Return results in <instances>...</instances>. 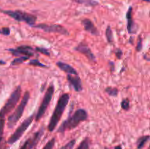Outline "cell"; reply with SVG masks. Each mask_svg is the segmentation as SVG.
Returning a JSON list of instances; mask_svg holds the SVG:
<instances>
[{"label":"cell","mask_w":150,"mask_h":149,"mask_svg":"<svg viewBox=\"0 0 150 149\" xmlns=\"http://www.w3.org/2000/svg\"><path fill=\"white\" fill-rule=\"evenodd\" d=\"M109 64L110 65H111V71H113L114 70V63L113 62H109Z\"/></svg>","instance_id":"34"},{"label":"cell","mask_w":150,"mask_h":149,"mask_svg":"<svg viewBox=\"0 0 150 149\" xmlns=\"http://www.w3.org/2000/svg\"><path fill=\"white\" fill-rule=\"evenodd\" d=\"M88 118V113L86 110L78 109L75 111L73 115H70L66 120H64L62 124L58 129V132L64 133L66 131H70L76 128L81 123L85 121Z\"/></svg>","instance_id":"1"},{"label":"cell","mask_w":150,"mask_h":149,"mask_svg":"<svg viewBox=\"0 0 150 149\" xmlns=\"http://www.w3.org/2000/svg\"><path fill=\"white\" fill-rule=\"evenodd\" d=\"M121 107L125 111H128L130 109V100L128 99H125L121 102Z\"/></svg>","instance_id":"25"},{"label":"cell","mask_w":150,"mask_h":149,"mask_svg":"<svg viewBox=\"0 0 150 149\" xmlns=\"http://www.w3.org/2000/svg\"><path fill=\"white\" fill-rule=\"evenodd\" d=\"M4 89V83L2 81V80H0V93L2 92V91Z\"/></svg>","instance_id":"32"},{"label":"cell","mask_w":150,"mask_h":149,"mask_svg":"<svg viewBox=\"0 0 150 149\" xmlns=\"http://www.w3.org/2000/svg\"><path fill=\"white\" fill-rule=\"evenodd\" d=\"M33 27L43 30V31L47 33H59V34H62V35H69L68 31L64 27L59 25V24L48 25V24H39L37 25H34Z\"/></svg>","instance_id":"8"},{"label":"cell","mask_w":150,"mask_h":149,"mask_svg":"<svg viewBox=\"0 0 150 149\" xmlns=\"http://www.w3.org/2000/svg\"><path fill=\"white\" fill-rule=\"evenodd\" d=\"M57 66L60 68L61 70L64 71L68 75H78V72L72 66H70L68 64H66L64 62H57Z\"/></svg>","instance_id":"15"},{"label":"cell","mask_w":150,"mask_h":149,"mask_svg":"<svg viewBox=\"0 0 150 149\" xmlns=\"http://www.w3.org/2000/svg\"><path fill=\"white\" fill-rule=\"evenodd\" d=\"M75 2L79 4L87 5V6H96L98 5V2L95 0H75Z\"/></svg>","instance_id":"19"},{"label":"cell","mask_w":150,"mask_h":149,"mask_svg":"<svg viewBox=\"0 0 150 149\" xmlns=\"http://www.w3.org/2000/svg\"><path fill=\"white\" fill-rule=\"evenodd\" d=\"M34 115L35 114L33 113L32 115H30L27 118H26L22 123L19 125V127L16 129L15 132H13V134L9 137L8 140L7 141L8 144L10 145H13V143H15V142L18 141L20 138L21 137V136L24 134V132H26V130L29 128L30 125L32 123L33 120L34 118Z\"/></svg>","instance_id":"7"},{"label":"cell","mask_w":150,"mask_h":149,"mask_svg":"<svg viewBox=\"0 0 150 149\" xmlns=\"http://www.w3.org/2000/svg\"><path fill=\"white\" fill-rule=\"evenodd\" d=\"M75 50L76 51L79 52V53H82L83 55H84L91 62H95V56L92 53V51L89 48V46L86 44H85V43H81L80 44H79V45L77 47L75 48Z\"/></svg>","instance_id":"12"},{"label":"cell","mask_w":150,"mask_h":149,"mask_svg":"<svg viewBox=\"0 0 150 149\" xmlns=\"http://www.w3.org/2000/svg\"><path fill=\"white\" fill-rule=\"evenodd\" d=\"M29 65H32V66H40V67H43V68H48V66L46 65L43 64V63L40 62L38 59H33V60H31L29 63Z\"/></svg>","instance_id":"22"},{"label":"cell","mask_w":150,"mask_h":149,"mask_svg":"<svg viewBox=\"0 0 150 149\" xmlns=\"http://www.w3.org/2000/svg\"><path fill=\"white\" fill-rule=\"evenodd\" d=\"M105 149H109V148H106H106H105Z\"/></svg>","instance_id":"36"},{"label":"cell","mask_w":150,"mask_h":149,"mask_svg":"<svg viewBox=\"0 0 150 149\" xmlns=\"http://www.w3.org/2000/svg\"><path fill=\"white\" fill-rule=\"evenodd\" d=\"M0 149H8V143L3 137L0 138Z\"/></svg>","instance_id":"28"},{"label":"cell","mask_w":150,"mask_h":149,"mask_svg":"<svg viewBox=\"0 0 150 149\" xmlns=\"http://www.w3.org/2000/svg\"><path fill=\"white\" fill-rule=\"evenodd\" d=\"M81 24L83 25V28H84V30L87 32L90 33L91 34L95 36H98L100 34L99 31H98L97 29L96 28L95 24H93V22L91 20L88 19V18H85V19L82 20Z\"/></svg>","instance_id":"14"},{"label":"cell","mask_w":150,"mask_h":149,"mask_svg":"<svg viewBox=\"0 0 150 149\" xmlns=\"http://www.w3.org/2000/svg\"><path fill=\"white\" fill-rule=\"evenodd\" d=\"M76 143V139H73V140H70L69 143H67L65 146L62 147L60 149H73Z\"/></svg>","instance_id":"24"},{"label":"cell","mask_w":150,"mask_h":149,"mask_svg":"<svg viewBox=\"0 0 150 149\" xmlns=\"http://www.w3.org/2000/svg\"><path fill=\"white\" fill-rule=\"evenodd\" d=\"M0 12L13 18L15 21H19V22H24L32 27L35 24L36 21H37V17L35 15L21 10H5L0 9Z\"/></svg>","instance_id":"4"},{"label":"cell","mask_w":150,"mask_h":149,"mask_svg":"<svg viewBox=\"0 0 150 149\" xmlns=\"http://www.w3.org/2000/svg\"><path fill=\"white\" fill-rule=\"evenodd\" d=\"M5 124V118H0V138L2 137V135H3Z\"/></svg>","instance_id":"27"},{"label":"cell","mask_w":150,"mask_h":149,"mask_svg":"<svg viewBox=\"0 0 150 149\" xmlns=\"http://www.w3.org/2000/svg\"><path fill=\"white\" fill-rule=\"evenodd\" d=\"M114 149H122V146L121 145H119V146H116L114 147Z\"/></svg>","instance_id":"33"},{"label":"cell","mask_w":150,"mask_h":149,"mask_svg":"<svg viewBox=\"0 0 150 149\" xmlns=\"http://www.w3.org/2000/svg\"><path fill=\"white\" fill-rule=\"evenodd\" d=\"M69 100H70V94H62L60 97L57 105H56L54 112H53L52 116L50 118L49 124L48 125V129L49 132H53L56 129L57 124H59L60 119H61L63 113L64 112V110H65L67 104H68Z\"/></svg>","instance_id":"2"},{"label":"cell","mask_w":150,"mask_h":149,"mask_svg":"<svg viewBox=\"0 0 150 149\" xmlns=\"http://www.w3.org/2000/svg\"><path fill=\"white\" fill-rule=\"evenodd\" d=\"M142 43H143L142 39L140 38L139 40H138V44H137V45H136V51L137 52H140L141 50H142V48H143Z\"/></svg>","instance_id":"30"},{"label":"cell","mask_w":150,"mask_h":149,"mask_svg":"<svg viewBox=\"0 0 150 149\" xmlns=\"http://www.w3.org/2000/svg\"><path fill=\"white\" fill-rule=\"evenodd\" d=\"M54 93V86L53 83H51L49 87L48 88L47 91H46V94L44 95V97H43V101H42L41 104H40V106L39 107L38 110H37V113L34 115V119L35 121H39L43 116L44 115V114L46 113V111L48 109V107L49 104L51 102V99L53 97V95Z\"/></svg>","instance_id":"6"},{"label":"cell","mask_w":150,"mask_h":149,"mask_svg":"<svg viewBox=\"0 0 150 149\" xmlns=\"http://www.w3.org/2000/svg\"><path fill=\"white\" fill-rule=\"evenodd\" d=\"M11 33V29L8 27H4L2 29H0V34H3V35H9Z\"/></svg>","instance_id":"29"},{"label":"cell","mask_w":150,"mask_h":149,"mask_svg":"<svg viewBox=\"0 0 150 149\" xmlns=\"http://www.w3.org/2000/svg\"><path fill=\"white\" fill-rule=\"evenodd\" d=\"M143 1H144V2H149L150 0H143Z\"/></svg>","instance_id":"35"},{"label":"cell","mask_w":150,"mask_h":149,"mask_svg":"<svg viewBox=\"0 0 150 149\" xmlns=\"http://www.w3.org/2000/svg\"><path fill=\"white\" fill-rule=\"evenodd\" d=\"M149 140V135H144L137 140V149H141Z\"/></svg>","instance_id":"16"},{"label":"cell","mask_w":150,"mask_h":149,"mask_svg":"<svg viewBox=\"0 0 150 149\" xmlns=\"http://www.w3.org/2000/svg\"><path fill=\"white\" fill-rule=\"evenodd\" d=\"M89 140L88 137L84 138L82 140L81 143H80L78 148L76 149H89Z\"/></svg>","instance_id":"21"},{"label":"cell","mask_w":150,"mask_h":149,"mask_svg":"<svg viewBox=\"0 0 150 149\" xmlns=\"http://www.w3.org/2000/svg\"><path fill=\"white\" fill-rule=\"evenodd\" d=\"M55 138H52L51 140H50L47 143H46V146L43 147V149H53L54 144H55Z\"/></svg>","instance_id":"26"},{"label":"cell","mask_w":150,"mask_h":149,"mask_svg":"<svg viewBox=\"0 0 150 149\" xmlns=\"http://www.w3.org/2000/svg\"><path fill=\"white\" fill-rule=\"evenodd\" d=\"M67 80L73 87L74 90L77 92H80L82 91V83L81 78L79 75H67Z\"/></svg>","instance_id":"13"},{"label":"cell","mask_w":150,"mask_h":149,"mask_svg":"<svg viewBox=\"0 0 150 149\" xmlns=\"http://www.w3.org/2000/svg\"><path fill=\"white\" fill-rule=\"evenodd\" d=\"M29 59V57H28V56H19V57L16 58V59H14L12 61L11 65L14 66V65L21 64H23L24 62L28 60Z\"/></svg>","instance_id":"17"},{"label":"cell","mask_w":150,"mask_h":149,"mask_svg":"<svg viewBox=\"0 0 150 149\" xmlns=\"http://www.w3.org/2000/svg\"><path fill=\"white\" fill-rule=\"evenodd\" d=\"M21 94V86H18L12 92L5 105L2 107V109L0 110V118H5V117L15 108L18 102H19Z\"/></svg>","instance_id":"5"},{"label":"cell","mask_w":150,"mask_h":149,"mask_svg":"<svg viewBox=\"0 0 150 149\" xmlns=\"http://www.w3.org/2000/svg\"><path fill=\"white\" fill-rule=\"evenodd\" d=\"M126 18L128 21L127 29L130 34H135L138 31V26L135 24L132 17V8L129 7L128 12L126 13Z\"/></svg>","instance_id":"11"},{"label":"cell","mask_w":150,"mask_h":149,"mask_svg":"<svg viewBox=\"0 0 150 149\" xmlns=\"http://www.w3.org/2000/svg\"><path fill=\"white\" fill-rule=\"evenodd\" d=\"M30 99V94L29 92H26L23 97L21 102L18 105V106L15 108V111L8 117V127L10 129H13L15 126V124L18 123L20 118L22 116L23 113L24 112L26 106L28 104L29 100Z\"/></svg>","instance_id":"3"},{"label":"cell","mask_w":150,"mask_h":149,"mask_svg":"<svg viewBox=\"0 0 150 149\" xmlns=\"http://www.w3.org/2000/svg\"><path fill=\"white\" fill-rule=\"evenodd\" d=\"M106 92L111 97H116L119 93V90L115 87H111L109 86L106 89Z\"/></svg>","instance_id":"20"},{"label":"cell","mask_w":150,"mask_h":149,"mask_svg":"<svg viewBox=\"0 0 150 149\" xmlns=\"http://www.w3.org/2000/svg\"><path fill=\"white\" fill-rule=\"evenodd\" d=\"M43 133H44V128L41 127L40 129L37 130L31 137H29L26 140L25 143L20 148V149H33V148L35 147L40 140L42 136L43 135Z\"/></svg>","instance_id":"9"},{"label":"cell","mask_w":150,"mask_h":149,"mask_svg":"<svg viewBox=\"0 0 150 149\" xmlns=\"http://www.w3.org/2000/svg\"><path fill=\"white\" fill-rule=\"evenodd\" d=\"M10 52L15 56H28L31 57L34 55L33 48L29 45H20L15 48L8 49Z\"/></svg>","instance_id":"10"},{"label":"cell","mask_w":150,"mask_h":149,"mask_svg":"<svg viewBox=\"0 0 150 149\" xmlns=\"http://www.w3.org/2000/svg\"><path fill=\"white\" fill-rule=\"evenodd\" d=\"M115 54H116L117 59H120L121 58H122V51L121 50H119V49H118V50L116 51V53H115Z\"/></svg>","instance_id":"31"},{"label":"cell","mask_w":150,"mask_h":149,"mask_svg":"<svg viewBox=\"0 0 150 149\" xmlns=\"http://www.w3.org/2000/svg\"><path fill=\"white\" fill-rule=\"evenodd\" d=\"M106 37L107 39V41L109 43H112L114 41V35L113 31L110 26H108L106 30Z\"/></svg>","instance_id":"18"},{"label":"cell","mask_w":150,"mask_h":149,"mask_svg":"<svg viewBox=\"0 0 150 149\" xmlns=\"http://www.w3.org/2000/svg\"><path fill=\"white\" fill-rule=\"evenodd\" d=\"M35 50L37 52H39V53H42V54L45 55V56H49L50 55H51V53H50V51H49V50H48L47 48H45L36 47L35 48Z\"/></svg>","instance_id":"23"}]
</instances>
